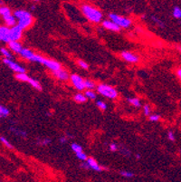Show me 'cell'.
<instances>
[{"label": "cell", "instance_id": "6da1fadb", "mask_svg": "<svg viewBox=\"0 0 181 182\" xmlns=\"http://www.w3.org/2000/svg\"><path fill=\"white\" fill-rule=\"evenodd\" d=\"M81 10L82 13L84 14V16L93 23H100L102 20V13L101 10H99L93 6L88 5V4H84L81 6Z\"/></svg>", "mask_w": 181, "mask_h": 182}, {"label": "cell", "instance_id": "7a4b0ae2", "mask_svg": "<svg viewBox=\"0 0 181 182\" xmlns=\"http://www.w3.org/2000/svg\"><path fill=\"white\" fill-rule=\"evenodd\" d=\"M14 16L16 19L17 26L22 30L30 27L34 22V18L32 14L27 10H16L14 11Z\"/></svg>", "mask_w": 181, "mask_h": 182}, {"label": "cell", "instance_id": "3957f363", "mask_svg": "<svg viewBox=\"0 0 181 182\" xmlns=\"http://www.w3.org/2000/svg\"><path fill=\"white\" fill-rule=\"evenodd\" d=\"M97 92L101 94L102 96L109 99H116L118 97V92L115 88H113L112 86L109 84H99L97 86Z\"/></svg>", "mask_w": 181, "mask_h": 182}, {"label": "cell", "instance_id": "277c9868", "mask_svg": "<svg viewBox=\"0 0 181 182\" xmlns=\"http://www.w3.org/2000/svg\"><path fill=\"white\" fill-rule=\"evenodd\" d=\"M109 18L112 22L116 24L120 28H128L131 26V20L125 16L111 13L109 14Z\"/></svg>", "mask_w": 181, "mask_h": 182}, {"label": "cell", "instance_id": "5b68a950", "mask_svg": "<svg viewBox=\"0 0 181 182\" xmlns=\"http://www.w3.org/2000/svg\"><path fill=\"white\" fill-rule=\"evenodd\" d=\"M70 80L74 88L78 91H84L85 89V80L79 74H72L70 76Z\"/></svg>", "mask_w": 181, "mask_h": 182}, {"label": "cell", "instance_id": "8992f818", "mask_svg": "<svg viewBox=\"0 0 181 182\" xmlns=\"http://www.w3.org/2000/svg\"><path fill=\"white\" fill-rule=\"evenodd\" d=\"M40 64H42L43 65L46 66L48 69H50L52 72H56V71L62 69L61 68V64L58 62H56L55 60H52V59H47V58L42 57V60H41Z\"/></svg>", "mask_w": 181, "mask_h": 182}, {"label": "cell", "instance_id": "52a82bcc", "mask_svg": "<svg viewBox=\"0 0 181 182\" xmlns=\"http://www.w3.org/2000/svg\"><path fill=\"white\" fill-rule=\"evenodd\" d=\"M3 62H4L5 64H6L11 70L15 72L16 73H24V72H26V69H25L23 66H21V65H19L18 64H16V63L14 62L13 60L4 59Z\"/></svg>", "mask_w": 181, "mask_h": 182}, {"label": "cell", "instance_id": "ba28073f", "mask_svg": "<svg viewBox=\"0 0 181 182\" xmlns=\"http://www.w3.org/2000/svg\"><path fill=\"white\" fill-rule=\"evenodd\" d=\"M22 35H23V30L17 25L14 26V27L10 28V42L11 41L18 42L22 38Z\"/></svg>", "mask_w": 181, "mask_h": 182}, {"label": "cell", "instance_id": "9c48e42d", "mask_svg": "<svg viewBox=\"0 0 181 182\" xmlns=\"http://www.w3.org/2000/svg\"><path fill=\"white\" fill-rule=\"evenodd\" d=\"M121 58L128 62V63H130V64H137L139 61V56L133 53H130V52H128V51H124L121 54Z\"/></svg>", "mask_w": 181, "mask_h": 182}, {"label": "cell", "instance_id": "30bf717a", "mask_svg": "<svg viewBox=\"0 0 181 182\" xmlns=\"http://www.w3.org/2000/svg\"><path fill=\"white\" fill-rule=\"evenodd\" d=\"M0 41L10 42V28L5 26H0Z\"/></svg>", "mask_w": 181, "mask_h": 182}, {"label": "cell", "instance_id": "8fae6325", "mask_svg": "<svg viewBox=\"0 0 181 182\" xmlns=\"http://www.w3.org/2000/svg\"><path fill=\"white\" fill-rule=\"evenodd\" d=\"M86 163L89 167V169H93L94 171H97V172H101V170H103L104 168H101L97 161L93 159V158H88V159L86 160Z\"/></svg>", "mask_w": 181, "mask_h": 182}, {"label": "cell", "instance_id": "7c38bea8", "mask_svg": "<svg viewBox=\"0 0 181 182\" xmlns=\"http://www.w3.org/2000/svg\"><path fill=\"white\" fill-rule=\"evenodd\" d=\"M53 74L56 78H57L60 81H67L68 79H70L68 72L64 70V69H60V70L56 71V72H53Z\"/></svg>", "mask_w": 181, "mask_h": 182}, {"label": "cell", "instance_id": "4fadbf2b", "mask_svg": "<svg viewBox=\"0 0 181 182\" xmlns=\"http://www.w3.org/2000/svg\"><path fill=\"white\" fill-rule=\"evenodd\" d=\"M102 27H104L107 30L112 31V32H119L121 30V28L119 27L116 24H114L113 22H112L110 19L102 21Z\"/></svg>", "mask_w": 181, "mask_h": 182}, {"label": "cell", "instance_id": "5bb4252c", "mask_svg": "<svg viewBox=\"0 0 181 182\" xmlns=\"http://www.w3.org/2000/svg\"><path fill=\"white\" fill-rule=\"evenodd\" d=\"M8 47L12 52H14L15 54H21L22 50L24 49L20 43L14 42V41H11V42L8 43Z\"/></svg>", "mask_w": 181, "mask_h": 182}, {"label": "cell", "instance_id": "9a60e30c", "mask_svg": "<svg viewBox=\"0 0 181 182\" xmlns=\"http://www.w3.org/2000/svg\"><path fill=\"white\" fill-rule=\"evenodd\" d=\"M21 56L23 57V58H25V59H27L28 61H30V62H32V60H33V58H34V56H35V53L33 52V51H31L30 49H27V48H24L23 50H22V52H21Z\"/></svg>", "mask_w": 181, "mask_h": 182}, {"label": "cell", "instance_id": "2e32d148", "mask_svg": "<svg viewBox=\"0 0 181 182\" xmlns=\"http://www.w3.org/2000/svg\"><path fill=\"white\" fill-rule=\"evenodd\" d=\"M4 21H5V24H6V27H14V26H16V19L14 17V15H9V16H6L4 18Z\"/></svg>", "mask_w": 181, "mask_h": 182}, {"label": "cell", "instance_id": "e0dca14e", "mask_svg": "<svg viewBox=\"0 0 181 182\" xmlns=\"http://www.w3.org/2000/svg\"><path fill=\"white\" fill-rule=\"evenodd\" d=\"M11 10H10V8L9 7H7V6H0V15L3 17V18H5V17H6V16H9V15H11Z\"/></svg>", "mask_w": 181, "mask_h": 182}, {"label": "cell", "instance_id": "ac0fdd59", "mask_svg": "<svg viewBox=\"0 0 181 182\" xmlns=\"http://www.w3.org/2000/svg\"><path fill=\"white\" fill-rule=\"evenodd\" d=\"M127 101H129V103L130 105H132L133 107H136V108H139L141 107V102H140V100L139 98H136V97H133V98H128Z\"/></svg>", "mask_w": 181, "mask_h": 182}, {"label": "cell", "instance_id": "d6986e66", "mask_svg": "<svg viewBox=\"0 0 181 182\" xmlns=\"http://www.w3.org/2000/svg\"><path fill=\"white\" fill-rule=\"evenodd\" d=\"M28 84H30L32 87H34L35 89L38 90V91H41L42 90V86H41L40 83L37 80H35L34 78H30V80L28 81Z\"/></svg>", "mask_w": 181, "mask_h": 182}, {"label": "cell", "instance_id": "ffe728a7", "mask_svg": "<svg viewBox=\"0 0 181 182\" xmlns=\"http://www.w3.org/2000/svg\"><path fill=\"white\" fill-rule=\"evenodd\" d=\"M73 100H74L76 102L83 103V102H85V101H87V98H86V96H85L84 94L81 93H76V94L74 95Z\"/></svg>", "mask_w": 181, "mask_h": 182}, {"label": "cell", "instance_id": "44dd1931", "mask_svg": "<svg viewBox=\"0 0 181 182\" xmlns=\"http://www.w3.org/2000/svg\"><path fill=\"white\" fill-rule=\"evenodd\" d=\"M15 78L18 80V81H21V82H27L30 80V77L28 76L26 72L24 73H16L15 74Z\"/></svg>", "mask_w": 181, "mask_h": 182}, {"label": "cell", "instance_id": "7402d4cb", "mask_svg": "<svg viewBox=\"0 0 181 182\" xmlns=\"http://www.w3.org/2000/svg\"><path fill=\"white\" fill-rule=\"evenodd\" d=\"M97 88L96 84L92 81V80H85V89L90 90V91H93V89Z\"/></svg>", "mask_w": 181, "mask_h": 182}, {"label": "cell", "instance_id": "603a6c76", "mask_svg": "<svg viewBox=\"0 0 181 182\" xmlns=\"http://www.w3.org/2000/svg\"><path fill=\"white\" fill-rule=\"evenodd\" d=\"M11 131H13L15 135L17 136H21V137H24V138H27V133L24 130H18V129H15V128H10Z\"/></svg>", "mask_w": 181, "mask_h": 182}, {"label": "cell", "instance_id": "cb8c5ba5", "mask_svg": "<svg viewBox=\"0 0 181 182\" xmlns=\"http://www.w3.org/2000/svg\"><path fill=\"white\" fill-rule=\"evenodd\" d=\"M0 53L2 54V56H5V59H9V60H12V58H13V56L11 55V53L6 49V48H4V47H2V48H0Z\"/></svg>", "mask_w": 181, "mask_h": 182}, {"label": "cell", "instance_id": "d4e9b609", "mask_svg": "<svg viewBox=\"0 0 181 182\" xmlns=\"http://www.w3.org/2000/svg\"><path fill=\"white\" fill-rule=\"evenodd\" d=\"M8 115H9V110L6 107L0 104V119L7 117Z\"/></svg>", "mask_w": 181, "mask_h": 182}, {"label": "cell", "instance_id": "484cf974", "mask_svg": "<svg viewBox=\"0 0 181 182\" xmlns=\"http://www.w3.org/2000/svg\"><path fill=\"white\" fill-rule=\"evenodd\" d=\"M172 15L176 19H180L181 18V8L179 6H175L172 10Z\"/></svg>", "mask_w": 181, "mask_h": 182}, {"label": "cell", "instance_id": "4316f807", "mask_svg": "<svg viewBox=\"0 0 181 182\" xmlns=\"http://www.w3.org/2000/svg\"><path fill=\"white\" fill-rule=\"evenodd\" d=\"M84 95L86 96L87 99H90V100H95L97 95H96V93L93 92V91H90V90H86Z\"/></svg>", "mask_w": 181, "mask_h": 182}, {"label": "cell", "instance_id": "83f0119b", "mask_svg": "<svg viewBox=\"0 0 181 182\" xmlns=\"http://www.w3.org/2000/svg\"><path fill=\"white\" fill-rule=\"evenodd\" d=\"M71 148H72V150L75 153H78V152H82V151H83L82 146L79 145L78 143H72Z\"/></svg>", "mask_w": 181, "mask_h": 182}, {"label": "cell", "instance_id": "f1b7e54d", "mask_svg": "<svg viewBox=\"0 0 181 182\" xmlns=\"http://www.w3.org/2000/svg\"><path fill=\"white\" fill-rule=\"evenodd\" d=\"M0 141H1L7 149H10V150H13V149H14V146H13L8 140H6L5 137H0Z\"/></svg>", "mask_w": 181, "mask_h": 182}, {"label": "cell", "instance_id": "f546056e", "mask_svg": "<svg viewBox=\"0 0 181 182\" xmlns=\"http://www.w3.org/2000/svg\"><path fill=\"white\" fill-rule=\"evenodd\" d=\"M120 174L124 177V178H128V179H130V178H133L134 177V174L131 172V171H128V170H121L120 171Z\"/></svg>", "mask_w": 181, "mask_h": 182}, {"label": "cell", "instance_id": "4dcf8cb0", "mask_svg": "<svg viewBox=\"0 0 181 182\" xmlns=\"http://www.w3.org/2000/svg\"><path fill=\"white\" fill-rule=\"evenodd\" d=\"M75 155H76V157H77L80 160H82V161H86V160L88 159L87 155L85 154L84 151H82V152H78V153H75Z\"/></svg>", "mask_w": 181, "mask_h": 182}, {"label": "cell", "instance_id": "1f68e13d", "mask_svg": "<svg viewBox=\"0 0 181 182\" xmlns=\"http://www.w3.org/2000/svg\"><path fill=\"white\" fill-rule=\"evenodd\" d=\"M96 105L98 106V108L101 109V111H105L107 109V104L104 101H98L96 102Z\"/></svg>", "mask_w": 181, "mask_h": 182}, {"label": "cell", "instance_id": "d6a6232c", "mask_svg": "<svg viewBox=\"0 0 181 182\" xmlns=\"http://www.w3.org/2000/svg\"><path fill=\"white\" fill-rule=\"evenodd\" d=\"M150 121L152 122H158L160 120V116L158 114H150V117H149Z\"/></svg>", "mask_w": 181, "mask_h": 182}, {"label": "cell", "instance_id": "836d02e7", "mask_svg": "<svg viewBox=\"0 0 181 182\" xmlns=\"http://www.w3.org/2000/svg\"><path fill=\"white\" fill-rule=\"evenodd\" d=\"M78 65L81 67V68H83V69H85V70H87L88 68H89V65H88V64L84 61V60H79L78 61Z\"/></svg>", "mask_w": 181, "mask_h": 182}, {"label": "cell", "instance_id": "e575fe53", "mask_svg": "<svg viewBox=\"0 0 181 182\" xmlns=\"http://www.w3.org/2000/svg\"><path fill=\"white\" fill-rule=\"evenodd\" d=\"M143 112H144V114H145L146 116H149V117H150V112H151V110H150V107L149 104H145V105L143 106Z\"/></svg>", "mask_w": 181, "mask_h": 182}, {"label": "cell", "instance_id": "d590c367", "mask_svg": "<svg viewBox=\"0 0 181 182\" xmlns=\"http://www.w3.org/2000/svg\"><path fill=\"white\" fill-rule=\"evenodd\" d=\"M50 142H51V140H50V139H43V140H38V144L43 145V146H44V145H48Z\"/></svg>", "mask_w": 181, "mask_h": 182}, {"label": "cell", "instance_id": "8d00e7d4", "mask_svg": "<svg viewBox=\"0 0 181 182\" xmlns=\"http://www.w3.org/2000/svg\"><path fill=\"white\" fill-rule=\"evenodd\" d=\"M109 149H110V151H117L119 150V148H118L117 144H116V143H113V142L109 145Z\"/></svg>", "mask_w": 181, "mask_h": 182}, {"label": "cell", "instance_id": "74e56055", "mask_svg": "<svg viewBox=\"0 0 181 182\" xmlns=\"http://www.w3.org/2000/svg\"><path fill=\"white\" fill-rule=\"evenodd\" d=\"M167 139L169 140H171V141L175 140V134H174V132L172 130H169L167 132Z\"/></svg>", "mask_w": 181, "mask_h": 182}, {"label": "cell", "instance_id": "f35d334b", "mask_svg": "<svg viewBox=\"0 0 181 182\" xmlns=\"http://www.w3.org/2000/svg\"><path fill=\"white\" fill-rule=\"evenodd\" d=\"M151 18L153 19L154 22H156V23H157V24H158V26H159V27H164V24H163V23H162L161 21H159V19H158V18L155 17V16H153V15L151 16Z\"/></svg>", "mask_w": 181, "mask_h": 182}, {"label": "cell", "instance_id": "ab89813d", "mask_svg": "<svg viewBox=\"0 0 181 182\" xmlns=\"http://www.w3.org/2000/svg\"><path fill=\"white\" fill-rule=\"evenodd\" d=\"M176 73H177V76H178L179 80L181 82V68H179L177 70V72H176Z\"/></svg>", "mask_w": 181, "mask_h": 182}, {"label": "cell", "instance_id": "60d3db41", "mask_svg": "<svg viewBox=\"0 0 181 182\" xmlns=\"http://www.w3.org/2000/svg\"><path fill=\"white\" fill-rule=\"evenodd\" d=\"M60 142H61V143H66V142H67V138H66V137H65V136H63V137H61V138H60Z\"/></svg>", "mask_w": 181, "mask_h": 182}, {"label": "cell", "instance_id": "b9f144b4", "mask_svg": "<svg viewBox=\"0 0 181 182\" xmlns=\"http://www.w3.org/2000/svg\"><path fill=\"white\" fill-rule=\"evenodd\" d=\"M136 158H137L138 159H140V155H139V154H136Z\"/></svg>", "mask_w": 181, "mask_h": 182}, {"label": "cell", "instance_id": "7bdbcfd3", "mask_svg": "<svg viewBox=\"0 0 181 182\" xmlns=\"http://www.w3.org/2000/svg\"><path fill=\"white\" fill-rule=\"evenodd\" d=\"M180 154H181V150H180Z\"/></svg>", "mask_w": 181, "mask_h": 182}]
</instances>
